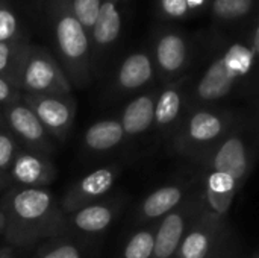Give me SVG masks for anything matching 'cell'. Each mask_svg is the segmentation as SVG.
<instances>
[{"label": "cell", "mask_w": 259, "mask_h": 258, "mask_svg": "<svg viewBox=\"0 0 259 258\" xmlns=\"http://www.w3.org/2000/svg\"><path fill=\"white\" fill-rule=\"evenodd\" d=\"M56 175V166L50 155L21 148L8 172V181L11 187L47 189Z\"/></svg>", "instance_id": "cell-13"}, {"label": "cell", "mask_w": 259, "mask_h": 258, "mask_svg": "<svg viewBox=\"0 0 259 258\" xmlns=\"http://www.w3.org/2000/svg\"><path fill=\"white\" fill-rule=\"evenodd\" d=\"M118 119H102L90 125L83 134V151L88 155L103 157L118 151L126 141Z\"/></svg>", "instance_id": "cell-20"}, {"label": "cell", "mask_w": 259, "mask_h": 258, "mask_svg": "<svg viewBox=\"0 0 259 258\" xmlns=\"http://www.w3.org/2000/svg\"><path fill=\"white\" fill-rule=\"evenodd\" d=\"M0 125H3V120H2V113H0Z\"/></svg>", "instance_id": "cell-35"}, {"label": "cell", "mask_w": 259, "mask_h": 258, "mask_svg": "<svg viewBox=\"0 0 259 258\" xmlns=\"http://www.w3.org/2000/svg\"><path fill=\"white\" fill-rule=\"evenodd\" d=\"M187 2H188V6H190V9H194V8H199V6H202L205 0H187Z\"/></svg>", "instance_id": "cell-34"}, {"label": "cell", "mask_w": 259, "mask_h": 258, "mask_svg": "<svg viewBox=\"0 0 259 258\" xmlns=\"http://www.w3.org/2000/svg\"><path fill=\"white\" fill-rule=\"evenodd\" d=\"M240 189L235 181L219 172H206L200 190V216L214 222H228L229 210Z\"/></svg>", "instance_id": "cell-14"}, {"label": "cell", "mask_w": 259, "mask_h": 258, "mask_svg": "<svg viewBox=\"0 0 259 258\" xmlns=\"http://www.w3.org/2000/svg\"><path fill=\"white\" fill-rule=\"evenodd\" d=\"M27 44L21 41L0 43V76L9 79L15 85L17 70L23 56V52Z\"/></svg>", "instance_id": "cell-24"}, {"label": "cell", "mask_w": 259, "mask_h": 258, "mask_svg": "<svg viewBox=\"0 0 259 258\" xmlns=\"http://www.w3.org/2000/svg\"><path fill=\"white\" fill-rule=\"evenodd\" d=\"M253 0H214L212 12L217 18L225 21L238 20L252 11Z\"/></svg>", "instance_id": "cell-25"}, {"label": "cell", "mask_w": 259, "mask_h": 258, "mask_svg": "<svg viewBox=\"0 0 259 258\" xmlns=\"http://www.w3.org/2000/svg\"><path fill=\"white\" fill-rule=\"evenodd\" d=\"M15 251H17V248H14L11 245H6V246L0 248V258H17Z\"/></svg>", "instance_id": "cell-31"}, {"label": "cell", "mask_w": 259, "mask_h": 258, "mask_svg": "<svg viewBox=\"0 0 259 258\" xmlns=\"http://www.w3.org/2000/svg\"><path fill=\"white\" fill-rule=\"evenodd\" d=\"M190 196V184L171 182L161 186L144 196L135 210V224L156 225L167 214L181 207Z\"/></svg>", "instance_id": "cell-15"}, {"label": "cell", "mask_w": 259, "mask_h": 258, "mask_svg": "<svg viewBox=\"0 0 259 258\" xmlns=\"http://www.w3.org/2000/svg\"><path fill=\"white\" fill-rule=\"evenodd\" d=\"M6 227H8V220H6L3 210L0 208V236L2 237H5V234H6Z\"/></svg>", "instance_id": "cell-32"}, {"label": "cell", "mask_w": 259, "mask_h": 258, "mask_svg": "<svg viewBox=\"0 0 259 258\" xmlns=\"http://www.w3.org/2000/svg\"><path fill=\"white\" fill-rule=\"evenodd\" d=\"M228 242V222L199 216L185 233L175 258H220Z\"/></svg>", "instance_id": "cell-12"}, {"label": "cell", "mask_w": 259, "mask_h": 258, "mask_svg": "<svg viewBox=\"0 0 259 258\" xmlns=\"http://www.w3.org/2000/svg\"><path fill=\"white\" fill-rule=\"evenodd\" d=\"M153 58L147 52H134L126 56L115 75V90L120 94H131L146 88L155 78Z\"/></svg>", "instance_id": "cell-18"}, {"label": "cell", "mask_w": 259, "mask_h": 258, "mask_svg": "<svg viewBox=\"0 0 259 258\" xmlns=\"http://www.w3.org/2000/svg\"><path fill=\"white\" fill-rule=\"evenodd\" d=\"M15 87L21 94H68L73 87L56 58L39 47L26 46Z\"/></svg>", "instance_id": "cell-6"}, {"label": "cell", "mask_w": 259, "mask_h": 258, "mask_svg": "<svg viewBox=\"0 0 259 258\" xmlns=\"http://www.w3.org/2000/svg\"><path fill=\"white\" fill-rule=\"evenodd\" d=\"M159 8L170 18H182L190 12L187 0H159Z\"/></svg>", "instance_id": "cell-29"}, {"label": "cell", "mask_w": 259, "mask_h": 258, "mask_svg": "<svg viewBox=\"0 0 259 258\" xmlns=\"http://www.w3.org/2000/svg\"><path fill=\"white\" fill-rule=\"evenodd\" d=\"M32 258H87V254L74 237L61 234L38 243Z\"/></svg>", "instance_id": "cell-22"}, {"label": "cell", "mask_w": 259, "mask_h": 258, "mask_svg": "<svg viewBox=\"0 0 259 258\" xmlns=\"http://www.w3.org/2000/svg\"><path fill=\"white\" fill-rule=\"evenodd\" d=\"M91 43L97 50L111 47L120 36L121 17L112 0L102 2L99 15L91 27Z\"/></svg>", "instance_id": "cell-21"}, {"label": "cell", "mask_w": 259, "mask_h": 258, "mask_svg": "<svg viewBox=\"0 0 259 258\" xmlns=\"http://www.w3.org/2000/svg\"><path fill=\"white\" fill-rule=\"evenodd\" d=\"M200 216V192L199 195H190L187 201L175 211L167 214L155 225V242L152 258H175L179 245Z\"/></svg>", "instance_id": "cell-9"}, {"label": "cell", "mask_w": 259, "mask_h": 258, "mask_svg": "<svg viewBox=\"0 0 259 258\" xmlns=\"http://www.w3.org/2000/svg\"><path fill=\"white\" fill-rule=\"evenodd\" d=\"M20 149L21 144L17 141V138L6 129L5 125H0V173L6 178Z\"/></svg>", "instance_id": "cell-27"}, {"label": "cell", "mask_w": 259, "mask_h": 258, "mask_svg": "<svg viewBox=\"0 0 259 258\" xmlns=\"http://www.w3.org/2000/svg\"><path fill=\"white\" fill-rule=\"evenodd\" d=\"M124 205L123 198H105L85 205L64 217L62 234L71 237H97L105 234L117 220Z\"/></svg>", "instance_id": "cell-11"}, {"label": "cell", "mask_w": 259, "mask_h": 258, "mask_svg": "<svg viewBox=\"0 0 259 258\" xmlns=\"http://www.w3.org/2000/svg\"><path fill=\"white\" fill-rule=\"evenodd\" d=\"M20 99H21L20 90L9 79L0 76V109L20 100Z\"/></svg>", "instance_id": "cell-30"}, {"label": "cell", "mask_w": 259, "mask_h": 258, "mask_svg": "<svg viewBox=\"0 0 259 258\" xmlns=\"http://www.w3.org/2000/svg\"><path fill=\"white\" fill-rule=\"evenodd\" d=\"M256 55L250 46L241 43L231 44L219 58H215L199 81L187 94V105L191 106H217L226 100L246 79L255 64Z\"/></svg>", "instance_id": "cell-3"}, {"label": "cell", "mask_w": 259, "mask_h": 258, "mask_svg": "<svg viewBox=\"0 0 259 258\" xmlns=\"http://www.w3.org/2000/svg\"><path fill=\"white\" fill-rule=\"evenodd\" d=\"M121 170L120 164H105L76 179L59 199L62 213L67 216L85 205L108 198L118 181Z\"/></svg>", "instance_id": "cell-8"}, {"label": "cell", "mask_w": 259, "mask_h": 258, "mask_svg": "<svg viewBox=\"0 0 259 258\" xmlns=\"http://www.w3.org/2000/svg\"><path fill=\"white\" fill-rule=\"evenodd\" d=\"M256 131L241 119L200 161L205 172H219L231 176L238 189L246 184L255 163Z\"/></svg>", "instance_id": "cell-5"}, {"label": "cell", "mask_w": 259, "mask_h": 258, "mask_svg": "<svg viewBox=\"0 0 259 258\" xmlns=\"http://www.w3.org/2000/svg\"><path fill=\"white\" fill-rule=\"evenodd\" d=\"M0 208L8 220L3 239L17 249L30 248L64 231L65 214L59 199L49 189L8 187Z\"/></svg>", "instance_id": "cell-1"}, {"label": "cell", "mask_w": 259, "mask_h": 258, "mask_svg": "<svg viewBox=\"0 0 259 258\" xmlns=\"http://www.w3.org/2000/svg\"><path fill=\"white\" fill-rule=\"evenodd\" d=\"M253 258H258V255H255V257H253Z\"/></svg>", "instance_id": "cell-36"}, {"label": "cell", "mask_w": 259, "mask_h": 258, "mask_svg": "<svg viewBox=\"0 0 259 258\" xmlns=\"http://www.w3.org/2000/svg\"><path fill=\"white\" fill-rule=\"evenodd\" d=\"M187 105V93L181 82H170L162 90L156 91L153 108V129L162 137L170 140L181 125Z\"/></svg>", "instance_id": "cell-16"}, {"label": "cell", "mask_w": 259, "mask_h": 258, "mask_svg": "<svg viewBox=\"0 0 259 258\" xmlns=\"http://www.w3.org/2000/svg\"><path fill=\"white\" fill-rule=\"evenodd\" d=\"M6 187H11V184H9L8 178H6L5 175L0 173V190H5Z\"/></svg>", "instance_id": "cell-33"}, {"label": "cell", "mask_w": 259, "mask_h": 258, "mask_svg": "<svg viewBox=\"0 0 259 258\" xmlns=\"http://www.w3.org/2000/svg\"><path fill=\"white\" fill-rule=\"evenodd\" d=\"M156 90L144 91L135 96L121 109L118 122L126 138H140L153 129V108Z\"/></svg>", "instance_id": "cell-19"}, {"label": "cell", "mask_w": 259, "mask_h": 258, "mask_svg": "<svg viewBox=\"0 0 259 258\" xmlns=\"http://www.w3.org/2000/svg\"><path fill=\"white\" fill-rule=\"evenodd\" d=\"M241 119L228 108L191 106L187 109L168 144L175 154L200 163Z\"/></svg>", "instance_id": "cell-2"}, {"label": "cell", "mask_w": 259, "mask_h": 258, "mask_svg": "<svg viewBox=\"0 0 259 258\" xmlns=\"http://www.w3.org/2000/svg\"><path fill=\"white\" fill-rule=\"evenodd\" d=\"M68 8L74 18L82 24V27L90 32L102 5V0H67Z\"/></svg>", "instance_id": "cell-26"}, {"label": "cell", "mask_w": 259, "mask_h": 258, "mask_svg": "<svg viewBox=\"0 0 259 258\" xmlns=\"http://www.w3.org/2000/svg\"><path fill=\"white\" fill-rule=\"evenodd\" d=\"M155 242V225L135 230L126 240L121 258H152Z\"/></svg>", "instance_id": "cell-23"}, {"label": "cell", "mask_w": 259, "mask_h": 258, "mask_svg": "<svg viewBox=\"0 0 259 258\" xmlns=\"http://www.w3.org/2000/svg\"><path fill=\"white\" fill-rule=\"evenodd\" d=\"M190 62V47L187 40L178 32L161 33L155 44L153 64L159 76L167 82H175Z\"/></svg>", "instance_id": "cell-17"}, {"label": "cell", "mask_w": 259, "mask_h": 258, "mask_svg": "<svg viewBox=\"0 0 259 258\" xmlns=\"http://www.w3.org/2000/svg\"><path fill=\"white\" fill-rule=\"evenodd\" d=\"M2 120L6 129L17 138L21 148L53 155L56 151L55 140L39 123L33 111L23 102V99L0 109Z\"/></svg>", "instance_id": "cell-10"}, {"label": "cell", "mask_w": 259, "mask_h": 258, "mask_svg": "<svg viewBox=\"0 0 259 258\" xmlns=\"http://www.w3.org/2000/svg\"><path fill=\"white\" fill-rule=\"evenodd\" d=\"M20 23L17 15L8 9L0 6V43H12L18 41Z\"/></svg>", "instance_id": "cell-28"}, {"label": "cell", "mask_w": 259, "mask_h": 258, "mask_svg": "<svg viewBox=\"0 0 259 258\" xmlns=\"http://www.w3.org/2000/svg\"><path fill=\"white\" fill-rule=\"evenodd\" d=\"M55 41L58 62L71 87H85L91 78V41L67 0H59L55 11Z\"/></svg>", "instance_id": "cell-4"}, {"label": "cell", "mask_w": 259, "mask_h": 258, "mask_svg": "<svg viewBox=\"0 0 259 258\" xmlns=\"http://www.w3.org/2000/svg\"><path fill=\"white\" fill-rule=\"evenodd\" d=\"M21 99L33 111L55 143H64L68 138L76 117V100L71 93L21 94Z\"/></svg>", "instance_id": "cell-7"}]
</instances>
